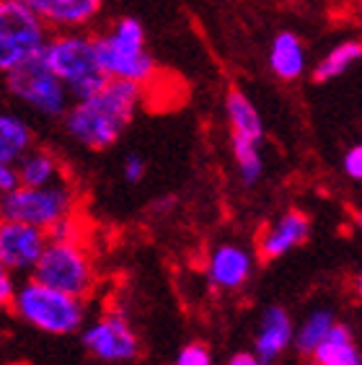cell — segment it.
Segmentation results:
<instances>
[{
	"label": "cell",
	"mask_w": 362,
	"mask_h": 365,
	"mask_svg": "<svg viewBox=\"0 0 362 365\" xmlns=\"http://www.w3.org/2000/svg\"><path fill=\"white\" fill-rule=\"evenodd\" d=\"M143 86L109 78L93 96L70 101L63 127L70 140L88 150H106L122 138L143 104Z\"/></svg>",
	"instance_id": "obj_1"
},
{
	"label": "cell",
	"mask_w": 362,
	"mask_h": 365,
	"mask_svg": "<svg viewBox=\"0 0 362 365\" xmlns=\"http://www.w3.org/2000/svg\"><path fill=\"white\" fill-rule=\"evenodd\" d=\"M11 311L19 322L42 331V334H52V337L78 334L83 329L86 314H88L83 298L49 288L34 277L19 282L14 301H11Z\"/></svg>",
	"instance_id": "obj_2"
},
{
	"label": "cell",
	"mask_w": 362,
	"mask_h": 365,
	"mask_svg": "<svg viewBox=\"0 0 362 365\" xmlns=\"http://www.w3.org/2000/svg\"><path fill=\"white\" fill-rule=\"evenodd\" d=\"M42 57L52 68V73L65 83L73 101L93 96L109 81L98 65L93 36L83 34L81 29H65V31L49 34L42 47Z\"/></svg>",
	"instance_id": "obj_3"
},
{
	"label": "cell",
	"mask_w": 362,
	"mask_h": 365,
	"mask_svg": "<svg viewBox=\"0 0 362 365\" xmlns=\"http://www.w3.org/2000/svg\"><path fill=\"white\" fill-rule=\"evenodd\" d=\"M93 47L106 78L143 86L155 76V60L145 47V29L138 19H119L109 31L93 36Z\"/></svg>",
	"instance_id": "obj_4"
},
{
	"label": "cell",
	"mask_w": 362,
	"mask_h": 365,
	"mask_svg": "<svg viewBox=\"0 0 362 365\" xmlns=\"http://www.w3.org/2000/svg\"><path fill=\"white\" fill-rule=\"evenodd\" d=\"M31 277L83 301L96 290V264L81 239H47Z\"/></svg>",
	"instance_id": "obj_5"
},
{
	"label": "cell",
	"mask_w": 362,
	"mask_h": 365,
	"mask_svg": "<svg viewBox=\"0 0 362 365\" xmlns=\"http://www.w3.org/2000/svg\"><path fill=\"white\" fill-rule=\"evenodd\" d=\"M76 212V192L65 179L44 187H24L16 184L14 190L0 195V218L21 220L36 225L42 231L55 228L60 220Z\"/></svg>",
	"instance_id": "obj_6"
},
{
	"label": "cell",
	"mask_w": 362,
	"mask_h": 365,
	"mask_svg": "<svg viewBox=\"0 0 362 365\" xmlns=\"http://www.w3.org/2000/svg\"><path fill=\"white\" fill-rule=\"evenodd\" d=\"M3 78H6L8 93H11L16 101H21L31 112L49 117V120L63 117L65 109H68L70 101H73L68 88H65V83L52 73V68L44 63L42 52L34 57H29L26 63H21L11 73H6Z\"/></svg>",
	"instance_id": "obj_7"
},
{
	"label": "cell",
	"mask_w": 362,
	"mask_h": 365,
	"mask_svg": "<svg viewBox=\"0 0 362 365\" xmlns=\"http://www.w3.org/2000/svg\"><path fill=\"white\" fill-rule=\"evenodd\" d=\"M49 26L21 0H0V76L42 52Z\"/></svg>",
	"instance_id": "obj_8"
},
{
	"label": "cell",
	"mask_w": 362,
	"mask_h": 365,
	"mask_svg": "<svg viewBox=\"0 0 362 365\" xmlns=\"http://www.w3.org/2000/svg\"><path fill=\"white\" fill-rule=\"evenodd\" d=\"M81 342L88 355L112 365L133 363L143 352L138 331L133 329L130 319L122 311H106L90 324H83Z\"/></svg>",
	"instance_id": "obj_9"
},
{
	"label": "cell",
	"mask_w": 362,
	"mask_h": 365,
	"mask_svg": "<svg viewBox=\"0 0 362 365\" xmlns=\"http://www.w3.org/2000/svg\"><path fill=\"white\" fill-rule=\"evenodd\" d=\"M47 239V231L36 225L0 218V264H6L14 274H31Z\"/></svg>",
	"instance_id": "obj_10"
},
{
	"label": "cell",
	"mask_w": 362,
	"mask_h": 365,
	"mask_svg": "<svg viewBox=\"0 0 362 365\" xmlns=\"http://www.w3.org/2000/svg\"><path fill=\"white\" fill-rule=\"evenodd\" d=\"M254 262L257 259L246 246L236 244V241H225L207 254L205 277H207L210 288L217 293H236L251 280L254 267H257Z\"/></svg>",
	"instance_id": "obj_11"
},
{
	"label": "cell",
	"mask_w": 362,
	"mask_h": 365,
	"mask_svg": "<svg viewBox=\"0 0 362 365\" xmlns=\"http://www.w3.org/2000/svg\"><path fill=\"white\" fill-rule=\"evenodd\" d=\"M311 218L303 210H287L267 225L257 241V254L264 262H274L303 246L311 239Z\"/></svg>",
	"instance_id": "obj_12"
},
{
	"label": "cell",
	"mask_w": 362,
	"mask_h": 365,
	"mask_svg": "<svg viewBox=\"0 0 362 365\" xmlns=\"http://www.w3.org/2000/svg\"><path fill=\"white\" fill-rule=\"evenodd\" d=\"M21 3L57 31L88 26L104 6V0H21Z\"/></svg>",
	"instance_id": "obj_13"
},
{
	"label": "cell",
	"mask_w": 362,
	"mask_h": 365,
	"mask_svg": "<svg viewBox=\"0 0 362 365\" xmlns=\"http://www.w3.org/2000/svg\"><path fill=\"white\" fill-rule=\"evenodd\" d=\"M295 324L282 306H269L259 322L257 339H254V355L264 365L279 360L290 347H293Z\"/></svg>",
	"instance_id": "obj_14"
},
{
	"label": "cell",
	"mask_w": 362,
	"mask_h": 365,
	"mask_svg": "<svg viewBox=\"0 0 362 365\" xmlns=\"http://www.w3.org/2000/svg\"><path fill=\"white\" fill-rule=\"evenodd\" d=\"M308 358L314 365H362V352L357 347L355 331L349 324L339 322V319L329 329L324 342Z\"/></svg>",
	"instance_id": "obj_15"
},
{
	"label": "cell",
	"mask_w": 362,
	"mask_h": 365,
	"mask_svg": "<svg viewBox=\"0 0 362 365\" xmlns=\"http://www.w3.org/2000/svg\"><path fill=\"white\" fill-rule=\"evenodd\" d=\"M225 117H228L230 138H244V140L262 145V140H264V122H262V114L254 106V101L241 88H230L225 93Z\"/></svg>",
	"instance_id": "obj_16"
},
{
	"label": "cell",
	"mask_w": 362,
	"mask_h": 365,
	"mask_svg": "<svg viewBox=\"0 0 362 365\" xmlns=\"http://www.w3.org/2000/svg\"><path fill=\"white\" fill-rule=\"evenodd\" d=\"M306 47H303V39L295 31H279L272 39L269 68L279 81H298L306 73Z\"/></svg>",
	"instance_id": "obj_17"
},
{
	"label": "cell",
	"mask_w": 362,
	"mask_h": 365,
	"mask_svg": "<svg viewBox=\"0 0 362 365\" xmlns=\"http://www.w3.org/2000/svg\"><path fill=\"white\" fill-rule=\"evenodd\" d=\"M16 179L24 187H44V184H55L63 176V161L60 155L47 150V148H31L26 155H21V161L14 166Z\"/></svg>",
	"instance_id": "obj_18"
},
{
	"label": "cell",
	"mask_w": 362,
	"mask_h": 365,
	"mask_svg": "<svg viewBox=\"0 0 362 365\" xmlns=\"http://www.w3.org/2000/svg\"><path fill=\"white\" fill-rule=\"evenodd\" d=\"M34 130L24 117L11 112H0V163L16 166L34 148Z\"/></svg>",
	"instance_id": "obj_19"
},
{
	"label": "cell",
	"mask_w": 362,
	"mask_h": 365,
	"mask_svg": "<svg viewBox=\"0 0 362 365\" xmlns=\"http://www.w3.org/2000/svg\"><path fill=\"white\" fill-rule=\"evenodd\" d=\"M362 57V44L360 39H347V42H339L336 47H331L326 55L321 57L319 65L314 71L316 83H329V81H336L339 76L352 68L355 63H360Z\"/></svg>",
	"instance_id": "obj_20"
},
{
	"label": "cell",
	"mask_w": 362,
	"mask_h": 365,
	"mask_svg": "<svg viewBox=\"0 0 362 365\" xmlns=\"http://www.w3.org/2000/svg\"><path fill=\"white\" fill-rule=\"evenodd\" d=\"M334 322H336V314L331 309L311 311L293 334V342H295V347H298L300 355H311V352L324 342V337H326L329 329L334 327Z\"/></svg>",
	"instance_id": "obj_21"
},
{
	"label": "cell",
	"mask_w": 362,
	"mask_h": 365,
	"mask_svg": "<svg viewBox=\"0 0 362 365\" xmlns=\"http://www.w3.org/2000/svg\"><path fill=\"white\" fill-rule=\"evenodd\" d=\"M230 153H233V161H236L241 182H244L246 187H254V184L262 179V174H264L262 145H259V143L244 140V138H230Z\"/></svg>",
	"instance_id": "obj_22"
},
{
	"label": "cell",
	"mask_w": 362,
	"mask_h": 365,
	"mask_svg": "<svg viewBox=\"0 0 362 365\" xmlns=\"http://www.w3.org/2000/svg\"><path fill=\"white\" fill-rule=\"evenodd\" d=\"M174 365H212V352L202 342H189L179 350Z\"/></svg>",
	"instance_id": "obj_23"
},
{
	"label": "cell",
	"mask_w": 362,
	"mask_h": 365,
	"mask_svg": "<svg viewBox=\"0 0 362 365\" xmlns=\"http://www.w3.org/2000/svg\"><path fill=\"white\" fill-rule=\"evenodd\" d=\"M145 174H148V163H145L143 155L140 153L125 155V161H122V176H125V182L138 184V182L145 179Z\"/></svg>",
	"instance_id": "obj_24"
},
{
	"label": "cell",
	"mask_w": 362,
	"mask_h": 365,
	"mask_svg": "<svg viewBox=\"0 0 362 365\" xmlns=\"http://www.w3.org/2000/svg\"><path fill=\"white\" fill-rule=\"evenodd\" d=\"M16 288H19L16 274L11 272L6 264H0V309H11V301H14Z\"/></svg>",
	"instance_id": "obj_25"
},
{
	"label": "cell",
	"mask_w": 362,
	"mask_h": 365,
	"mask_svg": "<svg viewBox=\"0 0 362 365\" xmlns=\"http://www.w3.org/2000/svg\"><path fill=\"white\" fill-rule=\"evenodd\" d=\"M341 169H344V174L352 179V182H360L362 179V145L357 143V145H352L344 153V158H341Z\"/></svg>",
	"instance_id": "obj_26"
},
{
	"label": "cell",
	"mask_w": 362,
	"mask_h": 365,
	"mask_svg": "<svg viewBox=\"0 0 362 365\" xmlns=\"http://www.w3.org/2000/svg\"><path fill=\"white\" fill-rule=\"evenodd\" d=\"M19 179H16V169L14 166H8V163H0V195L8 190H14Z\"/></svg>",
	"instance_id": "obj_27"
},
{
	"label": "cell",
	"mask_w": 362,
	"mask_h": 365,
	"mask_svg": "<svg viewBox=\"0 0 362 365\" xmlns=\"http://www.w3.org/2000/svg\"><path fill=\"white\" fill-rule=\"evenodd\" d=\"M228 365H264V363H262L254 352H236V355L228 360Z\"/></svg>",
	"instance_id": "obj_28"
}]
</instances>
